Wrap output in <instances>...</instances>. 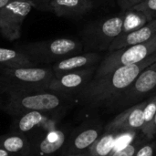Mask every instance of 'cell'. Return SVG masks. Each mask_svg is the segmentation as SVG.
<instances>
[{"label": "cell", "mask_w": 156, "mask_h": 156, "mask_svg": "<svg viewBox=\"0 0 156 156\" xmlns=\"http://www.w3.org/2000/svg\"><path fill=\"white\" fill-rule=\"evenodd\" d=\"M156 88V61L145 68L118 98L113 106L122 107L134 105L140 100L151 93Z\"/></svg>", "instance_id": "9c48e42d"}, {"label": "cell", "mask_w": 156, "mask_h": 156, "mask_svg": "<svg viewBox=\"0 0 156 156\" xmlns=\"http://www.w3.org/2000/svg\"><path fill=\"white\" fill-rule=\"evenodd\" d=\"M93 6L92 0H48L41 9L52 11L60 17H79L90 12Z\"/></svg>", "instance_id": "8fae6325"}, {"label": "cell", "mask_w": 156, "mask_h": 156, "mask_svg": "<svg viewBox=\"0 0 156 156\" xmlns=\"http://www.w3.org/2000/svg\"><path fill=\"white\" fill-rule=\"evenodd\" d=\"M92 1H93V0H92Z\"/></svg>", "instance_id": "1f68e13d"}, {"label": "cell", "mask_w": 156, "mask_h": 156, "mask_svg": "<svg viewBox=\"0 0 156 156\" xmlns=\"http://www.w3.org/2000/svg\"><path fill=\"white\" fill-rule=\"evenodd\" d=\"M101 58V57L98 52H81L62 58L61 60L50 65V67L55 75H60L66 72L96 66Z\"/></svg>", "instance_id": "7c38bea8"}, {"label": "cell", "mask_w": 156, "mask_h": 156, "mask_svg": "<svg viewBox=\"0 0 156 156\" xmlns=\"http://www.w3.org/2000/svg\"><path fill=\"white\" fill-rule=\"evenodd\" d=\"M82 41L71 37H58L48 40L30 42L16 46L37 66H50L71 55L81 53Z\"/></svg>", "instance_id": "3957f363"}, {"label": "cell", "mask_w": 156, "mask_h": 156, "mask_svg": "<svg viewBox=\"0 0 156 156\" xmlns=\"http://www.w3.org/2000/svg\"><path fill=\"white\" fill-rule=\"evenodd\" d=\"M97 66L55 75L48 83L47 90L59 93L69 99L76 98L94 77Z\"/></svg>", "instance_id": "ba28073f"}, {"label": "cell", "mask_w": 156, "mask_h": 156, "mask_svg": "<svg viewBox=\"0 0 156 156\" xmlns=\"http://www.w3.org/2000/svg\"><path fill=\"white\" fill-rule=\"evenodd\" d=\"M66 133L63 131L49 132L39 143L38 153L42 156L52 155L58 152L66 144Z\"/></svg>", "instance_id": "e0dca14e"}, {"label": "cell", "mask_w": 156, "mask_h": 156, "mask_svg": "<svg viewBox=\"0 0 156 156\" xmlns=\"http://www.w3.org/2000/svg\"><path fill=\"white\" fill-rule=\"evenodd\" d=\"M54 76L50 66L0 68V91L9 94L47 90Z\"/></svg>", "instance_id": "7a4b0ae2"}, {"label": "cell", "mask_w": 156, "mask_h": 156, "mask_svg": "<svg viewBox=\"0 0 156 156\" xmlns=\"http://www.w3.org/2000/svg\"><path fill=\"white\" fill-rule=\"evenodd\" d=\"M156 52V34L148 41L109 52L97 67L93 78L101 77L121 67L142 62Z\"/></svg>", "instance_id": "277c9868"}, {"label": "cell", "mask_w": 156, "mask_h": 156, "mask_svg": "<svg viewBox=\"0 0 156 156\" xmlns=\"http://www.w3.org/2000/svg\"><path fill=\"white\" fill-rule=\"evenodd\" d=\"M25 146V140L19 136H10L7 137L4 143L3 147L8 153H17L20 152Z\"/></svg>", "instance_id": "7402d4cb"}, {"label": "cell", "mask_w": 156, "mask_h": 156, "mask_svg": "<svg viewBox=\"0 0 156 156\" xmlns=\"http://www.w3.org/2000/svg\"><path fill=\"white\" fill-rule=\"evenodd\" d=\"M144 0H118L120 7L123 10H130L138 4L144 2Z\"/></svg>", "instance_id": "d4e9b609"}, {"label": "cell", "mask_w": 156, "mask_h": 156, "mask_svg": "<svg viewBox=\"0 0 156 156\" xmlns=\"http://www.w3.org/2000/svg\"><path fill=\"white\" fill-rule=\"evenodd\" d=\"M156 34V19L149 21L138 29L120 35L110 45L108 51L117 50L125 47L144 43L151 39Z\"/></svg>", "instance_id": "4fadbf2b"}, {"label": "cell", "mask_w": 156, "mask_h": 156, "mask_svg": "<svg viewBox=\"0 0 156 156\" xmlns=\"http://www.w3.org/2000/svg\"><path fill=\"white\" fill-rule=\"evenodd\" d=\"M101 126H93L82 130L71 141L67 153L80 154L83 151H88L101 136Z\"/></svg>", "instance_id": "5bb4252c"}, {"label": "cell", "mask_w": 156, "mask_h": 156, "mask_svg": "<svg viewBox=\"0 0 156 156\" xmlns=\"http://www.w3.org/2000/svg\"><path fill=\"white\" fill-rule=\"evenodd\" d=\"M9 1H11V0H0V8H2L4 5H5Z\"/></svg>", "instance_id": "f1b7e54d"}, {"label": "cell", "mask_w": 156, "mask_h": 156, "mask_svg": "<svg viewBox=\"0 0 156 156\" xmlns=\"http://www.w3.org/2000/svg\"><path fill=\"white\" fill-rule=\"evenodd\" d=\"M132 9L143 12L152 19H156V0H144V2L133 6Z\"/></svg>", "instance_id": "603a6c76"}, {"label": "cell", "mask_w": 156, "mask_h": 156, "mask_svg": "<svg viewBox=\"0 0 156 156\" xmlns=\"http://www.w3.org/2000/svg\"><path fill=\"white\" fill-rule=\"evenodd\" d=\"M144 144V142L136 139L129 142L124 146L113 150L108 156H133L137 150Z\"/></svg>", "instance_id": "44dd1931"}, {"label": "cell", "mask_w": 156, "mask_h": 156, "mask_svg": "<svg viewBox=\"0 0 156 156\" xmlns=\"http://www.w3.org/2000/svg\"><path fill=\"white\" fill-rule=\"evenodd\" d=\"M0 156H10L9 153L7 151H5V149L0 148Z\"/></svg>", "instance_id": "83f0119b"}, {"label": "cell", "mask_w": 156, "mask_h": 156, "mask_svg": "<svg viewBox=\"0 0 156 156\" xmlns=\"http://www.w3.org/2000/svg\"><path fill=\"white\" fill-rule=\"evenodd\" d=\"M37 5L32 0H11L0 8V34L9 41L21 37L25 18Z\"/></svg>", "instance_id": "52a82bcc"}, {"label": "cell", "mask_w": 156, "mask_h": 156, "mask_svg": "<svg viewBox=\"0 0 156 156\" xmlns=\"http://www.w3.org/2000/svg\"><path fill=\"white\" fill-rule=\"evenodd\" d=\"M156 134V114L154 119V122H153V126H152V137H154Z\"/></svg>", "instance_id": "4316f807"}, {"label": "cell", "mask_w": 156, "mask_h": 156, "mask_svg": "<svg viewBox=\"0 0 156 156\" xmlns=\"http://www.w3.org/2000/svg\"><path fill=\"white\" fill-rule=\"evenodd\" d=\"M151 20L153 19L143 12L136 11L133 9L127 10V12L124 13L123 28H122V34H125L130 31L138 29L141 27L144 26L145 24H147Z\"/></svg>", "instance_id": "ac0fdd59"}, {"label": "cell", "mask_w": 156, "mask_h": 156, "mask_svg": "<svg viewBox=\"0 0 156 156\" xmlns=\"http://www.w3.org/2000/svg\"><path fill=\"white\" fill-rule=\"evenodd\" d=\"M155 156H156V154H155Z\"/></svg>", "instance_id": "4dcf8cb0"}, {"label": "cell", "mask_w": 156, "mask_h": 156, "mask_svg": "<svg viewBox=\"0 0 156 156\" xmlns=\"http://www.w3.org/2000/svg\"><path fill=\"white\" fill-rule=\"evenodd\" d=\"M36 5H37V8H41L48 0H32Z\"/></svg>", "instance_id": "484cf974"}, {"label": "cell", "mask_w": 156, "mask_h": 156, "mask_svg": "<svg viewBox=\"0 0 156 156\" xmlns=\"http://www.w3.org/2000/svg\"><path fill=\"white\" fill-rule=\"evenodd\" d=\"M156 144L154 143L144 144L133 156H155Z\"/></svg>", "instance_id": "cb8c5ba5"}, {"label": "cell", "mask_w": 156, "mask_h": 156, "mask_svg": "<svg viewBox=\"0 0 156 156\" xmlns=\"http://www.w3.org/2000/svg\"><path fill=\"white\" fill-rule=\"evenodd\" d=\"M155 61L156 52L140 63L121 67L101 77L92 78L76 98L90 109L113 106L137 76Z\"/></svg>", "instance_id": "6da1fadb"}, {"label": "cell", "mask_w": 156, "mask_h": 156, "mask_svg": "<svg viewBox=\"0 0 156 156\" xmlns=\"http://www.w3.org/2000/svg\"><path fill=\"white\" fill-rule=\"evenodd\" d=\"M67 156H89V154H88V153L86 152L85 154H69V155H67Z\"/></svg>", "instance_id": "f546056e"}, {"label": "cell", "mask_w": 156, "mask_h": 156, "mask_svg": "<svg viewBox=\"0 0 156 156\" xmlns=\"http://www.w3.org/2000/svg\"><path fill=\"white\" fill-rule=\"evenodd\" d=\"M156 114V94L146 101L144 109V126L142 133L148 139H152V126Z\"/></svg>", "instance_id": "d6986e66"}, {"label": "cell", "mask_w": 156, "mask_h": 156, "mask_svg": "<svg viewBox=\"0 0 156 156\" xmlns=\"http://www.w3.org/2000/svg\"><path fill=\"white\" fill-rule=\"evenodd\" d=\"M147 101L136 103L118 114L107 126L106 131L133 132L141 130L144 126V109Z\"/></svg>", "instance_id": "30bf717a"}, {"label": "cell", "mask_w": 156, "mask_h": 156, "mask_svg": "<svg viewBox=\"0 0 156 156\" xmlns=\"http://www.w3.org/2000/svg\"><path fill=\"white\" fill-rule=\"evenodd\" d=\"M120 133L116 131H107L102 136L92 144V146L87 151L89 156H108L117 145V142L120 138Z\"/></svg>", "instance_id": "9a60e30c"}, {"label": "cell", "mask_w": 156, "mask_h": 156, "mask_svg": "<svg viewBox=\"0 0 156 156\" xmlns=\"http://www.w3.org/2000/svg\"><path fill=\"white\" fill-rule=\"evenodd\" d=\"M124 14L102 18L89 24L82 31V42L89 49L108 50L113 40L122 33Z\"/></svg>", "instance_id": "8992f818"}, {"label": "cell", "mask_w": 156, "mask_h": 156, "mask_svg": "<svg viewBox=\"0 0 156 156\" xmlns=\"http://www.w3.org/2000/svg\"><path fill=\"white\" fill-rule=\"evenodd\" d=\"M5 108L11 112H27L29 111L50 112L64 106L70 99L50 90L28 92V93H9Z\"/></svg>", "instance_id": "5b68a950"}, {"label": "cell", "mask_w": 156, "mask_h": 156, "mask_svg": "<svg viewBox=\"0 0 156 156\" xmlns=\"http://www.w3.org/2000/svg\"><path fill=\"white\" fill-rule=\"evenodd\" d=\"M23 52L17 49L0 48V68L36 67Z\"/></svg>", "instance_id": "2e32d148"}, {"label": "cell", "mask_w": 156, "mask_h": 156, "mask_svg": "<svg viewBox=\"0 0 156 156\" xmlns=\"http://www.w3.org/2000/svg\"><path fill=\"white\" fill-rule=\"evenodd\" d=\"M43 120V114L41 112L29 111L25 112L18 122V130L22 133H27L31 131L35 126L39 124Z\"/></svg>", "instance_id": "ffe728a7"}]
</instances>
